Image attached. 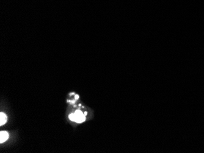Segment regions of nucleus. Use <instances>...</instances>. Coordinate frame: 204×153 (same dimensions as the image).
<instances>
[{
  "label": "nucleus",
  "instance_id": "f257e3e1",
  "mask_svg": "<svg viewBox=\"0 0 204 153\" xmlns=\"http://www.w3.org/2000/svg\"><path fill=\"white\" fill-rule=\"evenodd\" d=\"M9 138V134L6 131H1L0 132V143H3Z\"/></svg>",
  "mask_w": 204,
  "mask_h": 153
},
{
  "label": "nucleus",
  "instance_id": "f03ea898",
  "mask_svg": "<svg viewBox=\"0 0 204 153\" xmlns=\"http://www.w3.org/2000/svg\"><path fill=\"white\" fill-rule=\"evenodd\" d=\"M7 119L8 117L6 115V114L3 112H1V114H0V125L2 126L6 123Z\"/></svg>",
  "mask_w": 204,
  "mask_h": 153
},
{
  "label": "nucleus",
  "instance_id": "7ed1b4c3",
  "mask_svg": "<svg viewBox=\"0 0 204 153\" xmlns=\"http://www.w3.org/2000/svg\"><path fill=\"white\" fill-rule=\"evenodd\" d=\"M75 114L76 115H78V116H82V115H84V114H83V113L82 112H81V110H76L75 112Z\"/></svg>",
  "mask_w": 204,
  "mask_h": 153
},
{
  "label": "nucleus",
  "instance_id": "20e7f679",
  "mask_svg": "<svg viewBox=\"0 0 204 153\" xmlns=\"http://www.w3.org/2000/svg\"><path fill=\"white\" fill-rule=\"evenodd\" d=\"M75 99L76 100H78V99H79V95H75Z\"/></svg>",
  "mask_w": 204,
  "mask_h": 153
},
{
  "label": "nucleus",
  "instance_id": "39448f33",
  "mask_svg": "<svg viewBox=\"0 0 204 153\" xmlns=\"http://www.w3.org/2000/svg\"><path fill=\"white\" fill-rule=\"evenodd\" d=\"M84 114L85 116H86V115H87V112H85L84 113Z\"/></svg>",
  "mask_w": 204,
  "mask_h": 153
}]
</instances>
